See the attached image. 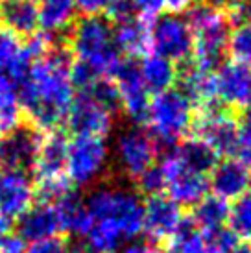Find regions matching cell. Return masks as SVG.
Returning a JSON list of instances; mask_svg holds the SVG:
<instances>
[{"mask_svg":"<svg viewBox=\"0 0 251 253\" xmlns=\"http://www.w3.org/2000/svg\"><path fill=\"white\" fill-rule=\"evenodd\" d=\"M76 0H39L37 2V28L48 39L69 32L78 21Z\"/></svg>","mask_w":251,"mask_h":253,"instance_id":"obj_18","label":"cell"},{"mask_svg":"<svg viewBox=\"0 0 251 253\" xmlns=\"http://www.w3.org/2000/svg\"><path fill=\"white\" fill-rule=\"evenodd\" d=\"M113 36L119 46L120 54L124 52L127 56H139L146 54L148 50V19L144 17H133L127 21L115 22L113 24Z\"/></svg>","mask_w":251,"mask_h":253,"instance_id":"obj_24","label":"cell"},{"mask_svg":"<svg viewBox=\"0 0 251 253\" xmlns=\"http://www.w3.org/2000/svg\"><path fill=\"white\" fill-rule=\"evenodd\" d=\"M111 161V148L102 137L74 135L67 144L65 176L74 187H91L104 177Z\"/></svg>","mask_w":251,"mask_h":253,"instance_id":"obj_6","label":"cell"},{"mask_svg":"<svg viewBox=\"0 0 251 253\" xmlns=\"http://www.w3.org/2000/svg\"><path fill=\"white\" fill-rule=\"evenodd\" d=\"M157 154L159 144L150 135V131L135 124L124 127L117 135L111 152L120 174L129 179H137L142 172L154 167Z\"/></svg>","mask_w":251,"mask_h":253,"instance_id":"obj_8","label":"cell"},{"mask_svg":"<svg viewBox=\"0 0 251 253\" xmlns=\"http://www.w3.org/2000/svg\"><path fill=\"white\" fill-rule=\"evenodd\" d=\"M203 237H205L207 253H227L231 248L238 244L237 235L231 231L227 225L212 229V231H203Z\"/></svg>","mask_w":251,"mask_h":253,"instance_id":"obj_30","label":"cell"},{"mask_svg":"<svg viewBox=\"0 0 251 253\" xmlns=\"http://www.w3.org/2000/svg\"><path fill=\"white\" fill-rule=\"evenodd\" d=\"M170 152H172L175 163L181 169L188 170V172L202 174V176H209L210 170L214 169V165L220 159L214 154V150L207 146L203 141H200L198 137H194V139H183L181 142L170 146Z\"/></svg>","mask_w":251,"mask_h":253,"instance_id":"obj_21","label":"cell"},{"mask_svg":"<svg viewBox=\"0 0 251 253\" xmlns=\"http://www.w3.org/2000/svg\"><path fill=\"white\" fill-rule=\"evenodd\" d=\"M227 253H251V246H248V244H240V242H238L237 246H233Z\"/></svg>","mask_w":251,"mask_h":253,"instance_id":"obj_41","label":"cell"},{"mask_svg":"<svg viewBox=\"0 0 251 253\" xmlns=\"http://www.w3.org/2000/svg\"><path fill=\"white\" fill-rule=\"evenodd\" d=\"M137 187H139V192L144 194V196L152 198V196H159V194H165L167 190V181H165V176L157 165L150 167L146 172H142L137 179Z\"/></svg>","mask_w":251,"mask_h":253,"instance_id":"obj_31","label":"cell"},{"mask_svg":"<svg viewBox=\"0 0 251 253\" xmlns=\"http://www.w3.org/2000/svg\"><path fill=\"white\" fill-rule=\"evenodd\" d=\"M181 207L175 204L170 196L159 194L152 196L144 202V224L142 233L148 235L150 242H163L168 240L170 235L181 224Z\"/></svg>","mask_w":251,"mask_h":253,"instance_id":"obj_16","label":"cell"},{"mask_svg":"<svg viewBox=\"0 0 251 253\" xmlns=\"http://www.w3.org/2000/svg\"><path fill=\"white\" fill-rule=\"evenodd\" d=\"M192 209H194V214H192L190 220L202 231H212V229L227 225L229 204L225 200H222V198L214 196V194H207Z\"/></svg>","mask_w":251,"mask_h":253,"instance_id":"obj_26","label":"cell"},{"mask_svg":"<svg viewBox=\"0 0 251 253\" xmlns=\"http://www.w3.org/2000/svg\"><path fill=\"white\" fill-rule=\"evenodd\" d=\"M188 26L194 34L192 61L207 71H216L223 63L231 36V19L227 11L209 0L194 2L187 9Z\"/></svg>","mask_w":251,"mask_h":253,"instance_id":"obj_4","label":"cell"},{"mask_svg":"<svg viewBox=\"0 0 251 253\" xmlns=\"http://www.w3.org/2000/svg\"><path fill=\"white\" fill-rule=\"evenodd\" d=\"M237 155L238 159L251 170V135L240 133V146H238Z\"/></svg>","mask_w":251,"mask_h":253,"instance_id":"obj_38","label":"cell"},{"mask_svg":"<svg viewBox=\"0 0 251 253\" xmlns=\"http://www.w3.org/2000/svg\"><path fill=\"white\" fill-rule=\"evenodd\" d=\"M0 21L15 36L32 37L37 30V2L35 0H4L0 2Z\"/></svg>","mask_w":251,"mask_h":253,"instance_id":"obj_22","label":"cell"},{"mask_svg":"<svg viewBox=\"0 0 251 253\" xmlns=\"http://www.w3.org/2000/svg\"><path fill=\"white\" fill-rule=\"evenodd\" d=\"M24 253H76L74 246L61 237H50V239L30 242L28 248H24Z\"/></svg>","mask_w":251,"mask_h":253,"instance_id":"obj_32","label":"cell"},{"mask_svg":"<svg viewBox=\"0 0 251 253\" xmlns=\"http://www.w3.org/2000/svg\"><path fill=\"white\" fill-rule=\"evenodd\" d=\"M144 202L137 190L100 185L84 200V218L76 229L78 253H119L142 233Z\"/></svg>","mask_w":251,"mask_h":253,"instance_id":"obj_1","label":"cell"},{"mask_svg":"<svg viewBox=\"0 0 251 253\" xmlns=\"http://www.w3.org/2000/svg\"><path fill=\"white\" fill-rule=\"evenodd\" d=\"M115 0H76L78 11L84 15H105Z\"/></svg>","mask_w":251,"mask_h":253,"instance_id":"obj_36","label":"cell"},{"mask_svg":"<svg viewBox=\"0 0 251 253\" xmlns=\"http://www.w3.org/2000/svg\"><path fill=\"white\" fill-rule=\"evenodd\" d=\"M196 137L214 150L218 157H233L240 146V122L231 113L214 106L203 107L194 120Z\"/></svg>","mask_w":251,"mask_h":253,"instance_id":"obj_9","label":"cell"},{"mask_svg":"<svg viewBox=\"0 0 251 253\" xmlns=\"http://www.w3.org/2000/svg\"><path fill=\"white\" fill-rule=\"evenodd\" d=\"M227 50L235 61L251 65V24H238L235 30H231Z\"/></svg>","mask_w":251,"mask_h":253,"instance_id":"obj_29","label":"cell"},{"mask_svg":"<svg viewBox=\"0 0 251 253\" xmlns=\"http://www.w3.org/2000/svg\"><path fill=\"white\" fill-rule=\"evenodd\" d=\"M0 253H24V240L17 231L0 229Z\"/></svg>","mask_w":251,"mask_h":253,"instance_id":"obj_34","label":"cell"},{"mask_svg":"<svg viewBox=\"0 0 251 253\" xmlns=\"http://www.w3.org/2000/svg\"><path fill=\"white\" fill-rule=\"evenodd\" d=\"M42 137L32 127H15L0 141V165L6 170L34 169Z\"/></svg>","mask_w":251,"mask_h":253,"instance_id":"obj_14","label":"cell"},{"mask_svg":"<svg viewBox=\"0 0 251 253\" xmlns=\"http://www.w3.org/2000/svg\"><path fill=\"white\" fill-rule=\"evenodd\" d=\"M179 91L187 96L194 106L209 107L214 106L216 94H214V71H207L194 63L192 59L187 61V67L177 76Z\"/></svg>","mask_w":251,"mask_h":253,"instance_id":"obj_19","label":"cell"},{"mask_svg":"<svg viewBox=\"0 0 251 253\" xmlns=\"http://www.w3.org/2000/svg\"><path fill=\"white\" fill-rule=\"evenodd\" d=\"M137 13L144 19H154L167 11V0H133Z\"/></svg>","mask_w":251,"mask_h":253,"instance_id":"obj_35","label":"cell"},{"mask_svg":"<svg viewBox=\"0 0 251 253\" xmlns=\"http://www.w3.org/2000/svg\"><path fill=\"white\" fill-rule=\"evenodd\" d=\"M196 0H167V11H170V13H183Z\"/></svg>","mask_w":251,"mask_h":253,"instance_id":"obj_39","label":"cell"},{"mask_svg":"<svg viewBox=\"0 0 251 253\" xmlns=\"http://www.w3.org/2000/svg\"><path fill=\"white\" fill-rule=\"evenodd\" d=\"M70 30L72 63L96 78L111 76L120 61V50L113 36V22L104 15H85Z\"/></svg>","mask_w":251,"mask_h":253,"instance_id":"obj_3","label":"cell"},{"mask_svg":"<svg viewBox=\"0 0 251 253\" xmlns=\"http://www.w3.org/2000/svg\"><path fill=\"white\" fill-rule=\"evenodd\" d=\"M120 253H165L155 246L154 242H146V240H131L126 246H122Z\"/></svg>","mask_w":251,"mask_h":253,"instance_id":"obj_37","label":"cell"},{"mask_svg":"<svg viewBox=\"0 0 251 253\" xmlns=\"http://www.w3.org/2000/svg\"><path fill=\"white\" fill-rule=\"evenodd\" d=\"M65 122L74 135L105 139L115 126V111L107 109L89 92L80 91L70 104Z\"/></svg>","mask_w":251,"mask_h":253,"instance_id":"obj_11","label":"cell"},{"mask_svg":"<svg viewBox=\"0 0 251 253\" xmlns=\"http://www.w3.org/2000/svg\"><path fill=\"white\" fill-rule=\"evenodd\" d=\"M240 133L251 135V107H248L244 113V120L240 122Z\"/></svg>","mask_w":251,"mask_h":253,"instance_id":"obj_40","label":"cell"},{"mask_svg":"<svg viewBox=\"0 0 251 253\" xmlns=\"http://www.w3.org/2000/svg\"><path fill=\"white\" fill-rule=\"evenodd\" d=\"M214 94L220 106L229 109L251 107V65L223 61L214 71Z\"/></svg>","mask_w":251,"mask_h":253,"instance_id":"obj_12","label":"cell"},{"mask_svg":"<svg viewBox=\"0 0 251 253\" xmlns=\"http://www.w3.org/2000/svg\"><path fill=\"white\" fill-rule=\"evenodd\" d=\"M35 57L39 56L28 44H22L21 37L4 26L0 28V74H7L17 82Z\"/></svg>","mask_w":251,"mask_h":253,"instance_id":"obj_20","label":"cell"},{"mask_svg":"<svg viewBox=\"0 0 251 253\" xmlns=\"http://www.w3.org/2000/svg\"><path fill=\"white\" fill-rule=\"evenodd\" d=\"M194 120L196 106L177 87H172L150 100L144 124L159 146L170 148L192 131Z\"/></svg>","mask_w":251,"mask_h":253,"instance_id":"obj_5","label":"cell"},{"mask_svg":"<svg viewBox=\"0 0 251 253\" xmlns=\"http://www.w3.org/2000/svg\"><path fill=\"white\" fill-rule=\"evenodd\" d=\"M227 224L238 240H251V192H246L229 205Z\"/></svg>","mask_w":251,"mask_h":253,"instance_id":"obj_28","label":"cell"},{"mask_svg":"<svg viewBox=\"0 0 251 253\" xmlns=\"http://www.w3.org/2000/svg\"><path fill=\"white\" fill-rule=\"evenodd\" d=\"M72 54L63 46H50L35 57L17 80L22 111L39 129L54 131L65 122L76 96L72 82Z\"/></svg>","mask_w":251,"mask_h":253,"instance_id":"obj_2","label":"cell"},{"mask_svg":"<svg viewBox=\"0 0 251 253\" xmlns=\"http://www.w3.org/2000/svg\"><path fill=\"white\" fill-rule=\"evenodd\" d=\"M168 252L170 253H207L205 250V237L203 231L192 220L183 218L170 239H168Z\"/></svg>","mask_w":251,"mask_h":253,"instance_id":"obj_27","label":"cell"},{"mask_svg":"<svg viewBox=\"0 0 251 253\" xmlns=\"http://www.w3.org/2000/svg\"><path fill=\"white\" fill-rule=\"evenodd\" d=\"M107 19L115 24V22H122L127 21V19H133L137 17V7L133 4V0H115L111 4V7L105 11Z\"/></svg>","mask_w":251,"mask_h":253,"instance_id":"obj_33","label":"cell"},{"mask_svg":"<svg viewBox=\"0 0 251 253\" xmlns=\"http://www.w3.org/2000/svg\"><path fill=\"white\" fill-rule=\"evenodd\" d=\"M139 69L150 94L168 91V89L175 87V84H177L179 72L175 69V63H172L167 57L157 56L154 52L146 54L140 59Z\"/></svg>","mask_w":251,"mask_h":253,"instance_id":"obj_23","label":"cell"},{"mask_svg":"<svg viewBox=\"0 0 251 253\" xmlns=\"http://www.w3.org/2000/svg\"><path fill=\"white\" fill-rule=\"evenodd\" d=\"M113 85L117 89L120 102V109L131 120L135 126H142L146 122V113L152 94L146 89L139 69V61L133 57L120 59L119 65L113 71Z\"/></svg>","mask_w":251,"mask_h":253,"instance_id":"obj_10","label":"cell"},{"mask_svg":"<svg viewBox=\"0 0 251 253\" xmlns=\"http://www.w3.org/2000/svg\"><path fill=\"white\" fill-rule=\"evenodd\" d=\"M22 115L17 82L7 74H0V133L6 135L19 127Z\"/></svg>","mask_w":251,"mask_h":253,"instance_id":"obj_25","label":"cell"},{"mask_svg":"<svg viewBox=\"0 0 251 253\" xmlns=\"http://www.w3.org/2000/svg\"><path fill=\"white\" fill-rule=\"evenodd\" d=\"M148 48L172 63H187L194 54V34L185 15L161 13L148 21Z\"/></svg>","mask_w":251,"mask_h":253,"instance_id":"obj_7","label":"cell"},{"mask_svg":"<svg viewBox=\"0 0 251 253\" xmlns=\"http://www.w3.org/2000/svg\"><path fill=\"white\" fill-rule=\"evenodd\" d=\"M34 183L26 172L6 170L0 174V222L11 225L34 205Z\"/></svg>","mask_w":251,"mask_h":253,"instance_id":"obj_13","label":"cell"},{"mask_svg":"<svg viewBox=\"0 0 251 253\" xmlns=\"http://www.w3.org/2000/svg\"><path fill=\"white\" fill-rule=\"evenodd\" d=\"M251 189V170L237 157L218 161L209 174V190L225 202H235Z\"/></svg>","mask_w":251,"mask_h":253,"instance_id":"obj_15","label":"cell"},{"mask_svg":"<svg viewBox=\"0 0 251 253\" xmlns=\"http://www.w3.org/2000/svg\"><path fill=\"white\" fill-rule=\"evenodd\" d=\"M61 231V220H59L54 202L41 200L39 204L32 205L28 211L17 220L19 237L22 240H28V242L50 239V237H59Z\"/></svg>","mask_w":251,"mask_h":253,"instance_id":"obj_17","label":"cell"}]
</instances>
